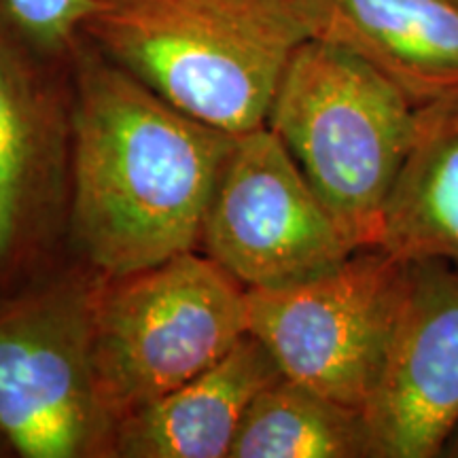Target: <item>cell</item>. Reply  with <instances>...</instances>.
Listing matches in <instances>:
<instances>
[{
  "label": "cell",
  "mask_w": 458,
  "mask_h": 458,
  "mask_svg": "<svg viewBox=\"0 0 458 458\" xmlns=\"http://www.w3.org/2000/svg\"><path fill=\"white\" fill-rule=\"evenodd\" d=\"M9 456H15L13 448H11V444L7 442V439L0 435V458H9Z\"/></svg>",
  "instance_id": "15"
},
{
  "label": "cell",
  "mask_w": 458,
  "mask_h": 458,
  "mask_svg": "<svg viewBox=\"0 0 458 458\" xmlns=\"http://www.w3.org/2000/svg\"><path fill=\"white\" fill-rule=\"evenodd\" d=\"M198 250L246 289H278L334 270L357 249L283 140L259 125L233 136Z\"/></svg>",
  "instance_id": "8"
},
{
  "label": "cell",
  "mask_w": 458,
  "mask_h": 458,
  "mask_svg": "<svg viewBox=\"0 0 458 458\" xmlns=\"http://www.w3.org/2000/svg\"><path fill=\"white\" fill-rule=\"evenodd\" d=\"M377 249L458 263V100L418 108L414 145L388 196Z\"/></svg>",
  "instance_id": "12"
},
{
  "label": "cell",
  "mask_w": 458,
  "mask_h": 458,
  "mask_svg": "<svg viewBox=\"0 0 458 458\" xmlns=\"http://www.w3.org/2000/svg\"><path fill=\"white\" fill-rule=\"evenodd\" d=\"M408 276V261L371 246L317 278L246 289L249 334L283 376L365 410L385 368Z\"/></svg>",
  "instance_id": "6"
},
{
  "label": "cell",
  "mask_w": 458,
  "mask_h": 458,
  "mask_svg": "<svg viewBox=\"0 0 458 458\" xmlns=\"http://www.w3.org/2000/svg\"><path fill=\"white\" fill-rule=\"evenodd\" d=\"M94 0H0V28L37 55L68 62Z\"/></svg>",
  "instance_id": "14"
},
{
  "label": "cell",
  "mask_w": 458,
  "mask_h": 458,
  "mask_svg": "<svg viewBox=\"0 0 458 458\" xmlns=\"http://www.w3.org/2000/svg\"><path fill=\"white\" fill-rule=\"evenodd\" d=\"M72 140L71 60L0 28V293L68 257Z\"/></svg>",
  "instance_id": "7"
},
{
  "label": "cell",
  "mask_w": 458,
  "mask_h": 458,
  "mask_svg": "<svg viewBox=\"0 0 458 458\" xmlns=\"http://www.w3.org/2000/svg\"><path fill=\"white\" fill-rule=\"evenodd\" d=\"M376 458L444 454L458 428V263L410 261L385 368L363 410Z\"/></svg>",
  "instance_id": "9"
},
{
  "label": "cell",
  "mask_w": 458,
  "mask_h": 458,
  "mask_svg": "<svg viewBox=\"0 0 458 458\" xmlns=\"http://www.w3.org/2000/svg\"><path fill=\"white\" fill-rule=\"evenodd\" d=\"M278 376L246 334L202 374L114 422L111 458H229L246 410Z\"/></svg>",
  "instance_id": "11"
},
{
  "label": "cell",
  "mask_w": 458,
  "mask_h": 458,
  "mask_svg": "<svg viewBox=\"0 0 458 458\" xmlns=\"http://www.w3.org/2000/svg\"><path fill=\"white\" fill-rule=\"evenodd\" d=\"M100 274L68 255L0 293V435L21 458H111L94 369Z\"/></svg>",
  "instance_id": "4"
},
{
  "label": "cell",
  "mask_w": 458,
  "mask_h": 458,
  "mask_svg": "<svg viewBox=\"0 0 458 458\" xmlns=\"http://www.w3.org/2000/svg\"><path fill=\"white\" fill-rule=\"evenodd\" d=\"M267 128L283 140L354 249L377 246L418 131L408 96L340 45L310 38L284 68Z\"/></svg>",
  "instance_id": "3"
},
{
  "label": "cell",
  "mask_w": 458,
  "mask_h": 458,
  "mask_svg": "<svg viewBox=\"0 0 458 458\" xmlns=\"http://www.w3.org/2000/svg\"><path fill=\"white\" fill-rule=\"evenodd\" d=\"M246 334V286L199 250L100 276L94 369L113 427L202 374Z\"/></svg>",
  "instance_id": "5"
},
{
  "label": "cell",
  "mask_w": 458,
  "mask_h": 458,
  "mask_svg": "<svg viewBox=\"0 0 458 458\" xmlns=\"http://www.w3.org/2000/svg\"><path fill=\"white\" fill-rule=\"evenodd\" d=\"M229 458H376L363 410L278 376L253 399Z\"/></svg>",
  "instance_id": "13"
},
{
  "label": "cell",
  "mask_w": 458,
  "mask_h": 458,
  "mask_svg": "<svg viewBox=\"0 0 458 458\" xmlns=\"http://www.w3.org/2000/svg\"><path fill=\"white\" fill-rule=\"evenodd\" d=\"M68 255L122 276L198 250L233 136L181 111L81 38Z\"/></svg>",
  "instance_id": "1"
},
{
  "label": "cell",
  "mask_w": 458,
  "mask_h": 458,
  "mask_svg": "<svg viewBox=\"0 0 458 458\" xmlns=\"http://www.w3.org/2000/svg\"><path fill=\"white\" fill-rule=\"evenodd\" d=\"M83 37L181 111L242 134L266 125L314 34L306 0H94Z\"/></svg>",
  "instance_id": "2"
},
{
  "label": "cell",
  "mask_w": 458,
  "mask_h": 458,
  "mask_svg": "<svg viewBox=\"0 0 458 458\" xmlns=\"http://www.w3.org/2000/svg\"><path fill=\"white\" fill-rule=\"evenodd\" d=\"M312 34L363 57L416 108L458 100V0H306Z\"/></svg>",
  "instance_id": "10"
}]
</instances>
